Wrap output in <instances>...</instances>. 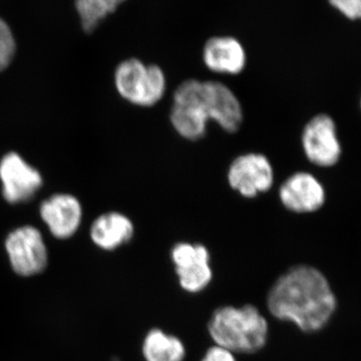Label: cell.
Returning a JSON list of instances; mask_svg holds the SVG:
<instances>
[{
	"label": "cell",
	"mask_w": 361,
	"mask_h": 361,
	"mask_svg": "<svg viewBox=\"0 0 361 361\" xmlns=\"http://www.w3.org/2000/svg\"><path fill=\"white\" fill-rule=\"evenodd\" d=\"M271 314L312 334L324 329L337 307L336 294L322 271L296 265L278 278L267 296Z\"/></svg>",
	"instance_id": "1"
},
{
	"label": "cell",
	"mask_w": 361,
	"mask_h": 361,
	"mask_svg": "<svg viewBox=\"0 0 361 361\" xmlns=\"http://www.w3.org/2000/svg\"><path fill=\"white\" fill-rule=\"evenodd\" d=\"M209 334L216 345L232 353H255L264 348L268 323L255 306H223L211 316Z\"/></svg>",
	"instance_id": "2"
},
{
	"label": "cell",
	"mask_w": 361,
	"mask_h": 361,
	"mask_svg": "<svg viewBox=\"0 0 361 361\" xmlns=\"http://www.w3.org/2000/svg\"><path fill=\"white\" fill-rule=\"evenodd\" d=\"M114 84L118 96L126 102L145 109L160 103L168 89L163 68L137 58L125 59L116 66Z\"/></svg>",
	"instance_id": "3"
},
{
	"label": "cell",
	"mask_w": 361,
	"mask_h": 361,
	"mask_svg": "<svg viewBox=\"0 0 361 361\" xmlns=\"http://www.w3.org/2000/svg\"><path fill=\"white\" fill-rule=\"evenodd\" d=\"M226 179L232 191L252 200L268 193L274 186V167L265 154L248 152L233 159Z\"/></svg>",
	"instance_id": "4"
},
{
	"label": "cell",
	"mask_w": 361,
	"mask_h": 361,
	"mask_svg": "<svg viewBox=\"0 0 361 361\" xmlns=\"http://www.w3.org/2000/svg\"><path fill=\"white\" fill-rule=\"evenodd\" d=\"M202 80L188 78L183 80L173 92L170 109L171 126L182 139L200 141L207 134L209 118L199 103Z\"/></svg>",
	"instance_id": "5"
},
{
	"label": "cell",
	"mask_w": 361,
	"mask_h": 361,
	"mask_svg": "<svg viewBox=\"0 0 361 361\" xmlns=\"http://www.w3.org/2000/svg\"><path fill=\"white\" fill-rule=\"evenodd\" d=\"M300 142L306 160L315 167H336L341 161L343 149L338 130L329 114L313 116L303 127Z\"/></svg>",
	"instance_id": "6"
},
{
	"label": "cell",
	"mask_w": 361,
	"mask_h": 361,
	"mask_svg": "<svg viewBox=\"0 0 361 361\" xmlns=\"http://www.w3.org/2000/svg\"><path fill=\"white\" fill-rule=\"evenodd\" d=\"M6 250L16 274L33 276L39 274L49 263V252L39 229L25 225L7 235Z\"/></svg>",
	"instance_id": "7"
},
{
	"label": "cell",
	"mask_w": 361,
	"mask_h": 361,
	"mask_svg": "<svg viewBox=\"0 0 361 361\" xmlns=\"http://www.w3.org/2000/svg\"><path fill=\"white\" fill-rule=\"evenodd\" d=\"M0 183L4 201L9 205H20L37 196L44 186V178L20 154L8 152L0 159Z\"/></svg>",
	"instance_id": "8"
},
{
	"label": "cell",
	"mask_w": 361,
	"mask_h": 361,
	"mask_svg": "<svg viewBox=\"0 0 361 361\" xmlns=\"http://www.w3.org/2000/svg\"><path fill=\"white\" fill-rule=\"evenodd\" d=\"M199 103L208 116L228 134L241 129L244 111L239 97L231 87L218 80H202Z\"/></svg>",
	"instance_id": "9"
},
{
	"label": "cell",
	"mask_w": 361,
	"mask_h": 361,
	"mask_svg": "<svg viewBox=\"0 0 361 361\" xmlns=\"http://www.w3.org/2000/svg\"><path fill=\"white\" fill-rule=\"evenodd\" d=\"M278 199L293 214H313L322 210L327 200L326 189L314 174L306 171L292 173L278 188Z\"/></svg>",
	"instance_id": "10"
},
{
	"label": "cell",
	"mask_w": 361,
	"mask_h": 361,
	"mask_svg": "<svg viewBox=\"0 0 361 361\" xmlns=\"http://www.w3.org/2000/svg\"><path fill=\"white\" fill-rule=\"evenodd\" d=\"M171 258L185 291L197 293L204 290L212 280L210 253L202 244L179 242L171 250Z\"/></svg>",
	"instance_id": "11"
},
{
	"label": "cell",
	"mask_w": 361,
	"mask_h": 361,
	"mask_svg": "<svg viewBox=\"0 0 361 361\" xmlns=\"http://www.w3.org/2000/svg\"><path fill=\"white\" fill-rule=\"evenodd\" d=\"M39 215L54 238L73 237L82 224V206L71 194H54L39 206Z\"/></svg>",
	"instance_id": "12"
},
{
	"label": "cell",
	"mask_w": 361,
	"mask_h": 361,
	"mask_svg": "<svg viewBox=\"0 0 361 361\" xmlns=\"http://www.w3.org/2000/svg\"><path fill=\"white\" fill-rule=\"evenodd\" d=\"M202 61L207 70L217 75H241L247 66L245 47L236 37L216 35L204 44Z\"/></svg>",
	"instance_id": "13"
},
{
	"label": "cell",
	"mask_w": 361,
	"mask_h": 361,
	"mask_svg": "<svg viewBox=\"0 0 361 361\" xmlns=\"http://www.w3.org/2000/svg\"><path fill=\"white\" fill-rule=\"evenodd\" d=\"M90 235L99 248L113 251L129 243L135 235V225L125 214L111 211L102 214L92 222Z\"/></svg>",
	"instance_id": "14"
},
{
	"label": "cell",
	"mask_w": 361,
	"mask_h": 361,
	"mask_svg": "<svg viewBox=\"0 0 361 361\" xmlns=\"http://www.w3.org/2000/svg\"><path fill=\"white\" fill-rule=\"evenodd\" d=\"M142 355L146 361H183L186 350L178 337L155 329L145 337Z\"/></svg>",
	"instance_id": "15"
},
{
	"label": "cell",
	"mask_w": 361,
	"mask_h": 361,
	"mask_svg": "<svg viewBox=\"0 0 361 361\" xmlns=\"http://www.w3.org/2000/svg\"><path fill=\"white\" fill-rule=\"evenodd\" d=\"M127 0H75L82 30L90 35Z\"/></svg>",
	"instance_id": "16"
},
{
	"label": "cell",
	"mask_w": 361,
	"mask_h": 361,
	"mask_svg": "<svg viewBox=\"0 0 361 361\" xmlns=\"http://www.w3.org/2000/svg\"><path fill=\"white\" fill-rule=\"evenodd\" d=\"M16 54V40L11 26L0 18V73L9 68Z\"/></svg>",
	"instance_id": "17"
},
{
	"label": "cell",
	"mask_w": 361,
	"mask_h": 361,
	"mask_svg": "<svg viewBox=\"0 0 361 361\" xmlns=\"http://www.w3.org/2000/svg\"><path fill=\"white\" fill-rule=\"evenodd\" d=\"M329 2L349 20H361V0H329Z\"/></svg>",
	"instance_id": "18"
},
{
	"label": "cell",
	"mask_w": 361,
	"mask_h": 361,
	"mask_svg": "<svg viewBox=\"0 0 361 361\" xmlns=\"http://www.w3.org/2000/svg\"><path fill=\"white\" fill-rule=\"evenodd\" d=\"M201 361H236L231 351L215 345L207 351L205 356Z\"/></svg>",
	"instance_id": "19"
},
{
	"label": "cell",
	"mask_w": 361,
	"mask_h": 361,
	"mask_svg": "<svg viewBox=\"0 0 361 361\" xmlns=\"http://www.w3.org/2000/svg\"><path fill=\"white\" fill-rule=\"evenodd\" d=\"M360 109H361V96H360Z\"/></svg>",
	"instance_id": "20"
}]
</instances>
